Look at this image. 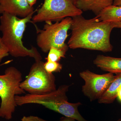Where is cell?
<instances>
[{"label": "cell", "mask_w": 121, "mask_h": 121, "mask_svg": "<svg viewBox=\"0 0 121 121\" xmlns=\"http://www.w3.org/2000/svg\"><path fill=\"white\" fill-rule=\"evenodd\" d=\"M71 35L68 43L71 49L84 48L110 52L113 47L110 34L114 28L112 23L101 21L97 17L85 19L82 15L72 17Z\"/></svg>", "instance_id": "1"}, {"label": "cell", "mask_w": 121, "mask_h": 121, "mask_svg": "<svg viewBox=\"0 0 121 121\" xmlns=\"http://www.w3.org/2000/svg\"><path fill=\"white\" fill-rule=\"evenodd\" d=\"M36 11L21 19L7 13H3L0 17L1 40L11 56L15 58L29 56L34 58L35 61L42 60V56L36 48L33 47L30 49L27 48L22 41L27 24L31 21Z\"/></svg>", "instance_id": "2"}, {"label": "cell", "mask_w": 121, "mask_h": 121, "mask_svg": "<svg viewBox=\"0 0 121 121\" xmlns=\"http://www.w3.org/2000/svg\"><path fill=\"white\" fill-rule=\"evenodd\" d=\"M69 87V85H61L54 91L41 95L28 94L16 95L15 101L17 106L29 104H39L67 117L78 121H88L79 111L78 108L82 105L81 103H71L68 101L66 93Z\"/></svg>", "instance_id": "3"}, {"label": "cell", "mask_w": 121, "mask_h": 121, "mask_svg": "<svg viewBox=\"0 0 121 121\" xmlns=\"http://www.w3.org/2000/svg\"><path fill=\"white\" fill-rule=\"evenodd\" d=\"M23 81L22 73L17 68L9 67L4 74L0 75V117L10 120L17 105L15 101L16 95L26 93L20 86Z\"/></svg>", "instance_id": "4"}, {"label": "cell", "mask_w": 121, "mask_h": 121, "mask_svg": "<svg viewBox=\"0 0 121 121\" xmlns=\"http://www.w3.org/2000/svg\"><path fill=\"white\" fill-rule=\"evenodd\" d=\"M72 19L67 17L60 21L47 22L43 30L36 28L38 32L36 43L43 52L47 53L51 48H60L68 45L65 43L68 37V32L70 29Z\"/></svg>", "instance_id": "5"}, {"label": "cell", "mask_w": 121, "mask_h": 121, "mask_svg": "<svg viewBox=\"0 0 121 121\" xmlns=\"http://www.w3.org/2000/svg\"><path fill=\"white\" fill-rule=\"evenodd\" d=\"M55 77L53 73H48L44 68V62L35 61L31 67L26 78L20 86L28 94L41 95L56 90Z\"/></svg>", "instance_id": "6"}, {"label": "cell", "mask_w": 121, "mask_h": 121, "mask_svg": "<svg viewBox=\"0 0 121 121\" xmlns=\"http://www.w3.org/2000/svg\"><path fill=\"white\" fill-rule=\"evenodd\" d=\"M31 22H58L66 17L82 15L83 12L69 0H44L41 8L37 9Z\"/></svg>", "instance_id": "7"}, {"label": "cell", "mask_w": 121, "mask_h": 121, "mask_svg": "<svg viewBox=\"0 0 121 121\" xmlns=\"http://www.w3.org/2000/svg\"><path fill=\"white\" fill-rule=\"evenodd\" d=\"M79 76L85 82L82 91L91 102L101 98L117 77L109 72L98 74L88 70L80 72Z\"/></svg>", "instance_id": "8"}, {"label": "cell", "mask_w": 121, "mask_h": 121, "mask_svg": "<svg viewBox=\"0 0 121 121\" xmlns=\"http://www.w3.org/2000/svg\"><path fill=\"white\" fill-rule=\"evenodd\" d=\"M35 11L27 0H0V14L7 13L24 18Z\"/></svg>", "instance_id": "9"}, {"label": "cell", "mask_w": 121, "mask_h": 121, "mask_svg": "<svg viewBox=\"0 0 121 121\" xmlns=\"http://www.w3.org/2000/svg\"><path fill=\"white\" fill-rule=\"evenodd\" d=\"M93 63L102 70L115 74L121 73V58L98 55Z\"/></svg>", "instance_id": "10"}, {"label": "cell", "mask_w": 121, "mask_h": 121, "mask_svg": "<svg viewBox=\"0 0 121 121\" xmlns=\"http://www.w3.org/2000/svg\"><path fill=\"white\" fill-rule=\"evenodd\" d=\"M114 0H78L75 5L82 11H91L97 15L106 7L112 5Z\"/></svg>", "instance_id": "11"}, {"label": "cell", "mask_w": 121, "mask_h": 121, "mask_svg": "<svg viewBox=\"0 0 121 121\" xmlns=\"http://www.w3.org/2000/svg\"><path fill=\"white\" fill-rule=\"evenodd\" d=\"M116 75V78L101 97L98 99L99 104H111L117 98L118 93L121 88V73Z\"/></svg>", "instance_id": "12"}, {"label": "cell", "mask_w": 121, "mask_h": 121, "mask_svg": "<svg viewBox=\"0 0 121 121\" xmlns=\"http://www.w3.org/2000/svg\"><path fill=\"white\" fill-rule=\"evenodd\" d=\"M96 17L101 21L108 23L121 22V6L111 5L106 7Z\"/></svg>", "instance_id": "13"}, {"label": "cell", "mask_w": 121, "mask_h": 121, "mask_svg": "<svg viewBox=\"0 0 121 121\" xmlns=\"http://www.w3.org/2000/svg\"><path fill=\"white\" fill-rule=\"evenodd\" d=\"M68 45L62 48H51L48 52L47 60L53 62H59L62 58L65 57V55L68 50Z\"/></svg>", "instance_id": "14"}, {"label": "cell", "mask_w": 121, "mask_h": 121, "mask_svg": "<svg viewBox=\"0 0 121 121\" xmlns=\"http://www.w3.org/2000/svg\"><path fill=\"white\" fill-rule=\"evenodd\" d=\"M44 68L46 71L52 73L54 72H60L62 69V65L59 62L47 60L44 63Z\"/></svg>", "instance_id": "15"}, {"label": "cell", "mask_w": 121, "mask_h": 121, "mask_svg": "<svg viewBox=\"0 0 121 121\" xmlns=\"http://www.w3.org/2000/svg\"><path fill=\"white\" fill-rule=\"evenodd\" d=\"M9 55L8 51L2 43L1 37H0V62L4 58L8 56Z\"/></svg>", "instance_id": "16"}, {"label": "cell", "mask_w": 121, "mask_h": 121, "mask_svg": "<svg viewBox=\"0 0 121 121\" xmlns=\"http://www.w3.org/2000/svg\"><path fill=\"white\" fill-rule=\"evenodd\" d=\"M21 121H48L41 118L35 116H24L21 118Z\"/></svg>", "instance_id": "17"}, {"label": "cell", "mask_w": 121, "mask_h": 121, "mask_svg": "<svg viewBox=\"0 0 121 121\" xmlns=\"http://www.w3.org/2000/svg\"><path fill=\"white\" fill-rule=\"evenodd\" d=\"M59 121H75V120L70 118L66 117H62Z\"/></svg>", "instance_id": "18"}, {"label": "cell", "mask_w": 121, "mask_h": 121, "mask_svg": "<svg viewBox=\"0 0 121 121\" xmlns=\"http://www.w3.org/2000/svg\"><path fill=\"white\" fill-rule=\"evenodd\" d=\"M113 27L114 28H119L121 29V22L112 23Z\"/></svg>", "instance_id": "19"}, {"label": "cell", "mask_w": 121, "mask_h": 121, "mask_svg": "<svg viewBox=\"0 0 121 121\" xmlns=\"http://www.w3.org/2000/svg\"><path fill=\"white\" fill-rule=\"evenodd\" d=\"M28 4L31 7H33V5L36 4L37 0H27Z\"/></svg>", "instance_id": "20"}, {"label": "cell", "mask_w": 121, "mask_h": 121, "mask_svg": "<svg viewBox=\"0 0 121 121\" xmlns=\"http://www.w3.org/2000/svg\"><path fill=\"white\" fill-rule=\"evenodd\" d=\"M113 5L116 6H121V0H114Z\"/></svg>", "instance_id": "21"}, {"label": "cell", "mask_w": 121, "mask_h": 121, "mask_svg": "<svg viewBox=\"0 0 121 121\" xmlns=\"http://www.w3.org/2000/svg\"><path fill=\"white\" fill-rule=\"evenodd\" d=\"M117 98L118 99V101L121 103V88L118 93Z\"/></svg>", "instance_id": "22"}, {"label": "cell", "mask_w": 121, "mask_h": 121, "mask_svg": "<svg viewBox=\"0 0 121 121\" xmlns=\"http://www.w3.org/2000/svg\"><path fill=\"white\" fill-rule=\"evenodd\" d=\"M69 0L71 2H72L75 5L76 3V1H77L78 0Z\"/></svg>", "instance_id": "23"}, {"label": "cell", "mask_w": 121, "mask_h": 121, "mask_svg": "<svg viewBox=\"0 0 121 121\" xmlns=\"http://www.w3.org/2000/svg\"><path fill=\"white\" fill-rule=\"evenodd\" d=\"M117 121H121V118H119V119H118Z\"/></svg>", "instance_id": "24"}, {"label": "cell", "mask_w": 121, "mask_h": 121, "mask_svg": "<svg viewBox=\"0 0 121 121\" xmlns=\"http://www.w3.org/2000/svg\"><path fill=\"white\" fill-rule=\"evenodd\" d=\"M1 103H0V106Z\"/></svg>", "instance_id": "25"}, {"label": "cell", "mask_w": 121, "mask_h": 121, "mask_svg": "<svg viewBox=\"0 0 121 121\" xmlns=\"http://www.w3.org/2000/svg\"></svg>", "instance_id": "26"}]
</instances>
